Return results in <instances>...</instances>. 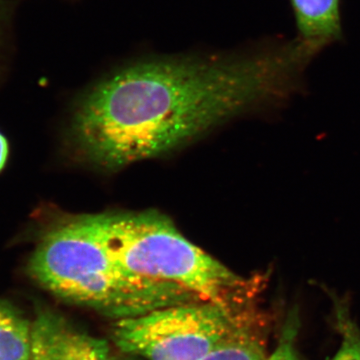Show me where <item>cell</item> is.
I'll list each match as a JSON object with an SVG mask.
<instances>
[{
    "instance_id": "cell-1",
    "label": "cell",
    "mask_w": 360,
    "mask_h": 360,
    "mask_svg": "<svg viewBox=\"0 0 360 360\" xmlns=\"http://www.w3.org/2000/svg\"><path fill=\"white\" fill-rule=\"evenodd\" d=\"M317 53L297 37L243 56L127 66L80 99L70 123L71 146L80 160L104 172L165 155L290 96Z\"/></svg>"
},
{
    "instance_id": "cell-2",
    "label": "cell",
    "mask_w": 360,
    "mask_h": 360,
    "mask_svg": "<svg viewBox=\"0 0 360 360\" xmlns=\"http://www.w3.org/2000/svg\"><path fill=\"white\" fill-rule=\"evenodd\" d=\"M27 272L56 297L115 321L205 302L177 284L127 269L110 250L97 213L52 220L39 233Z\"/></svg>"
},
{
    "instance_id": "cell-3",
    "label": "cell",
    "mask_w": 360,
    "mask_h": 360,
    "mask_svg": "<svg viewBox=\"0 0 360 360\" xmlns=\"http://www.w3.org/2000/svg\"><path fill=\"white\" fill-rule=\"evenodd\" d=\"M110 250L139 276L177 284L233 314L257 309L264 277L232 271L184 236L160 213H97Z\"/></svg>"
},
{
    "instance_id": "cell-4",
    "label": "cell",
    "mask_w": 360,
    "mask_h": 360,
    "mask_svg": "<svg viewBox=\"0 0 360 360\" xmlns=\"http://www.w3.org/2000/svg\"><path fill=\"white\" fill-rule=\"evenodd\" d=\"M257 310L233 314L207 302L172 305L116 321L112 340L148 360H200Z\"/></svg>"
},
{
    "instance_id": "cell-5",
    "label": "cell",
    "mask_w": 360,
    "mask_h": 360,
    "mask_svg": "<svg viewBox=\"0 0 360 360\" xmlns=\"http://www.w3.org/2000/svg\"><path fill=\"white\" fill-rule=\"evenodd\" d=\"M30 360H127L106 341L73 326L63 315L39 307L32 322Z\"/></svg>"
},
{
    "instance_id": "cell-6",
    "label": "cell",
    "mask_w": 360,
    "mask_h": 360,
    "mask_svg": "<svg viewBox=\"0 0 360 360\" xmlns=\"http://www.w3.org/2000/svg\"><path fill=\"white\" fill-rule=\"evenodd\" d=\"M298 39L319 51L340 37V0H290Z\"/></svg>"
},
{
    "instance_id": "cell-7",
    "label": "cell",
    "mask_w": 360,
    "mask_h": 360,
    "mask_svg": "<svg viewBox=\"0 0 360 360\" xmlns=\"http://www.w3.org/2000/svg\"><path fill=\"white\" fill-rule=\"evenodd\" d=\"M265 326L260 314L241 323L200 360H269Z\"/></svg>"
},
{
    "instance_id": "cell-8",
    "label": "cell",
    "mask_w": 360,
    "mask_h": 360,
    "mask_svg": "<svg viewBox=\"0 0 360 360\" xmlns=\"http://www.w3.org/2000/svg\"><path fill=\"white\" fill-rule=\"evenodd\" d=\"M32 349V323L0 298V360H30Z\"/></svg>"
},
{
    "instance_id": "cell-9",
    "label": "cell",
    "mask_w": 360,
    "mask_h": 360,
    "mask_svg": "<svg viewBox=\"0 0 360 360\" xmlns=\"http://www.w3.org/2000/svg\"><path fill=\"white\" fill-rule=\"evenodd\" d=\"M322 288L333 302L335 328L341 336L340 349L329 360H360V328L350 314L348 298L338 295L326 286Z\"/></svg>"
},
{
    "instance_id": "cell-10",
    "label": "cell",
    "mask_w": 360,
    "mask_h": 360,
    "mask_svg": "<svg viewBox=\"0 0 360 360\" xmlns=\"http://www.w3.org/2000/svg\"><path fill=\"white\" fill-rule=\"evenodd\" d=\"M300 328V312L297 307H295L290 310L288 319L284 322L281 338L274 354L269 355V360H304L298 354L296 347Z\"/></svg>"
},
{
    "instance_id": "cell-11",
    "label": "cell",
    "mask_w": 360,
    "mask_h": 360,
    "mask_svg": "<svg viewBox=\"0 0 360 360\" xmlns=\"http://www.w3.org/2000/svg\"><path fill=\"white\" fill-rule=\"evenodd\" d=\"M8 153V142H7L6 137L0 134V172H1L6 165Z\"/></svg>"
}]
</instances>
